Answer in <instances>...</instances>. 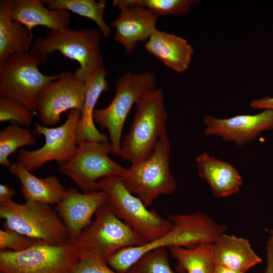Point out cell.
<instances>
[{"label":"cell","mask_w":273,"mask_h":273,"mask_svg":"<svg viewBox=\"0 0 273 273\" xmlns=\"http://www.w3.org/2000/svg\"><path fill=\"white\" fill-rule=\"evenodd\" d=\"M196 161L198 175L207 182L215 197L223 198L239 192L242 177L232 164L206 152L197 156Z\"/></svg>","instance_id":"d6986e66"},{"label":"cell","mask_w":273,"mask_h":273,"mask_svg":"<svg viewBox=\"0 0 273 273\" xmlns=\"http://www.w3.org/2000/svg\"><path fill=\"white\" fill-rule=\"evenodd\" d=\"M198 0H114L113 5L121 8L138 6L147 9L158 16L183 15L189 13Z\"/></svg>","instance_id":"484cf974"},{"label":"cell","mask_w":273,"mask_h":273,"mask_svg":"<svg viewBox=\"0 0 273 273\" xmlns=\"http://www.w3.org/2000/svg\"><path fill=\"white\" fill-rule=\"evenodd\" d=\"M105 68L93 73L85 82V96L81 116L76 129L78 144L82 142H109L107 136L95 126L94 119L95 107L102 93L108 91Z\"/></svg>","instance_id":"ffe728a7"},{"label":"cell","mask_w":273,"mask_h":273,"mask_svg":"<svg viewBox=\"0 0 273 273\" xmlns=\"http://www.w3.org/2000/svg\"><path fill=\"white\" fill-rule=\"evenodd\" d=\"M42 4L50 10H64L93 20L101 30L102 36L109 39L110 27L104 20L107 1L100 0H42Z\"/></svg>","instance_id":"d4e9b609"},{"label":"cell","mask_w":273,"mask_h":273,"mask_svg":"<svg viewBox=\"0 0 273 273\" xmlns=\"http://www.w3.org/2000/svg\"><path fill=\"white\" fill-rule=\"evenodd\" d=\"M85 83L70 72L49 83L42 90L37 111L44 126H54L68 110L81 111L85 96Z\"/></svg>","instance_id":"4fadbf2b"},{"label":"cell","mask_w":273,"mask_h":273,"mask_svg":"<svg viewBox=\"0 0 273 273\" xmlns=\"http://www.w3.org/2000/svg\"><path fill=\"white\" fill-rule=\"evenodd\" d=\"M213 273H241L228 268L218 265H215Z\"/></svg>","instance_id":"e575fe53"},{"label":"cell","mask_w":273,"mask_h":273,"mask_svg":"<svg viewBox=\"0 0 273 273\" xmlns=\"http://www.w3.org/2000/svg\"><path fill=\"white\" fill-rule=\"evenodd\" d=\"M268 232L269 235L265 247L266 264L264 273H273V229Z\"/></svg>","instance_id":"1f68e13d"},{"label":"cell","mask_w":273,"mask_h":273,"mask_svg":"<svg viewBox=\"0 0 273 273\" xmlns=\"http://www.w3.org/2000/svg\"><path fill=\"white\" fill-rule=\"evenodd\" d=\"M36 141L28 128L17 123L11 124L0 132V164L9 167V157L19 148L33 146Z\"/></svg>","instance_id":"4316f807"},{"label":"cell","mask_w":273,"mask_h":273,"mask_svg":"<svg viewBox=\"0 0 273 273\" xmlns=\"http://www.w3.org/2000/svg\"><path fill=\"white\" fill-rule=\"evenodd\" d=\"M99 190L106 195L107 204L116 215L147 242L169 232L173 223L156 211L149 210L125 187L121 177L109 176L98 181Z\"/></svg>","instance_id":"8992f818"},{"label":"cell","mask_w":273,"mask_h":273,"mask_svg":"<svg viewBox=\"0 0 273 273\" xmlns=\"http://www.w3.org/2000/svg\"><path fill=\"white\" fill-rule=\"evenodd\" d=\"M9 168L10 172L19 180L21 191L26 200L58 204L65 194L66 190L56 176L38 177L18 162L11 164Z\"/></svg>","instance_id":"7402d4cb"},{"label":"cell","mask_w":273,"mask_h":273,"mask_svg":"<svg viewBox=\"0 0 273 273\" xmlns=\"http://www.w3.org/2000/svg\"><path fill=\"white\" fill-rule=\"evenodd\" d=\"M3 227L52 245L70 243L59 214L50 204L26 200L19 204L12 200L0 204Z\"/></svg>","instance_id":"52a82bcc"},{"label":"cell","mask_w":273,"mask_h":273,"mask_svg":"<svg viewBox=\"0 0 273 273\" xmlns=\"http://www.w3.org/2000/svg\"><path fill=\"white\" fill-rule=\"evenodd\" d=\"M172 229L161 237L137 246L123 248L108 260L109 266L119 273L126 271L146 253L158 248L178 246L195 247L204 242H214L225 233L227 227L214 222L201 212L188 214H169Z\"/></svg>","instance_id":"6da1fadb"},{"label":"cell","mask_w":273,"mask_h":273,"mask_svg":"<svg viewBox=\"0 0 273 273\" xmlns=\"http://www.w3.org/2000/svg\"><path fill=\"white\" fill-rule=\"evenodd\" d=\"M147 242L119 219L107 203L95 213V218L72 244L78 257L98 256L107 262L122 249L142 246Z\"/></svg>","instance_id":"5b68a950"},{"label":"cell","mask_w":273,"mask_h":273,"mask_svg":"<svg viewBox=\"0 0 273 273\" xmlns=\"http://www.w3.org/2000/svg\"><path fill=\"white\" fill-rule=\"evenodd\" d=\"M169 252L165 248L152 250L144 255L125 273H175L170 264Z\"/></svg>","instance_id":"83f0119b"},{"label":"cell","mask_w":273,"mask_h":273,"mask_svg":"<svg viewBox=\"0 0 273 273\" xmlns=\"http://www.w3.org/2000/svg\"><path fill=\"white\" fill-rule=\"evenodd\" d=\"M39 0H15L12 19L25 26L32 36V28L45 26L51 30L69 27L70 12L64 10H50Z\"/></svg>","instance_id":"44dd1931"},{"label":"cell","mask_w":273,"mask_h":273,"mask_svg":"<svg viewBox=\"0 0 273 273\" xmlns=\"http://www.w3.org/2000/svg\"><path fill=\"white\" fill-rule=\"evenodd\" d=\"M212 256L214 265L241 273L262 262L248 240L225 233L213 242Z\"/></svg>","instance_id":"ac0fdd59"},{"label":"cell","mask_w":273,"mask_h":273,"mask_svg":"<svg viewBox=\"0 0 273 273\" xmlns=\"http://www.w3.org/2000/svg\"><path fill=\"white\" fill-rule=\"evenodd\" d=\"M119 15L111 23L115 28L114 39L130 53L139 42L146 43L158 30V16L138 6L120 8Z\"/></svg>","instance_id":"2e32d148"},{"label":"cell","mask_w":273,"mask_h":273,"mask_svg":"<svg viewBox=\"0 0 273 273\" xmlns=\"http://www.w3.org/2000/svg\"><path fill=\"white\" fill-rule=\"evenodd\" d=\"M102 34L99 28L74 30L70 27L50 31L32 42L30 52L46 62L48 56L59 52L79 64L74 75L85 83L97 70L105 68L101 50Z\"/></svg>","instance_id":"7a4b0ae2"},{"label":"cell","mask_w":273,"mask_h":273,"mask_svg":"<svg viewBox=\"0 0 273 273\" xmlns=\"http://www.w3.org/2000/svg\"><path fill=\"white\" fill-rule=\"evenodd\" d=\"M1 273H3V272H1Z\"/></svg>","instance_id":"d590c367"},{"label":"cell","mask_w":273,"mask_h":273,"mask_svg":"<svg viewBox=\"0 0 273 273\" xmlns=\"http://www.w3.org/2000/svg\"><path fill=\"white\" fill-rule=\"evenodd\" d=\"M212 243H202L195 247H170L167 249L176 261L178 273H213Z\"/></svg>","instance_id":"cb8c5ba5"},{"label":"cell","mask_w":273,"mask_h":273,"mask_svg":"<svg viewBox=\"0 0 273 273\" xmlns=\"http://www.w3.org/2000/svg\"><path fill=\"white\" fill-rule=\"evenodd\" d=\"M109 142H82L78 144L74 155L60 165L61 172L69 177L82 193L100 191L98 181L109 176L123 174L125 168L111 159Z\"/></svg>","instance_id":"8fae6325"},{"label":"cell","mask_w":273,"mask_h":273,"mask_svg":"<svg viewBox=\"0 0 273 273\" xmlns=\"http://www.w3.org/2000/svg\"><path fill=\"white\" fill-rule=\"evenodd\" d=\"M147 52L178 73L189 68L194 49L185 38L157 30L145 43Z\"/></svg>","instance_id":"e0dca14e"},{"label":"cell","mask_w":273,"mask_h":273,"mask_svg":"<svg viewBox=\"0 0 273 273\" xmlns=\"http://www.w3.org/2000/svg\"><path fill=\"white\" fill-rule=\"evenodd\" d=\"M171 145L165 130L151 155L125 168L121 176L128 191L148 207L161 195L176 190L175 180L170 168Z\"/></svg>","instance_id":"277c9868"},{"label":"cell","mask_w":273,"mask_h":273,"mask_svg":"<svg viewBox=\"0 0 273 273\" xmlns=\"http://www.w3.org/2000/svg\"><path fill=\"white\" fill-rule=\"evenodd\" d=\"M107 203L106 195L101 191L80 193L74 188L66 190L56 209L66 228L71 244L89 225L93 215Z\"/></svg>","instance_id":"9a60e30c"},{"label":"cell","mask_w":273,"mask_h":273,"mask_svg":"<svg viewBox=\"0 0 273 273\" xmlns=\"http://www.w3.org/2000/svg\"><path fill=\"white\" fill-rule=\"evenodd\" d=\"M80 116V111L71 110L64 123L59 126L49 127L37 123L35 132L44 136V144L33 151L21 150L17 162L31 171L50 161H56L61 164L69 161L78 147L76 129Z\"/></svg>","instance_id":"7c38bea8"},{"label":"cell","mask_w":273,"mask_h":273,"mask_svg":"<svg viewBox=\"0 0 273 273\" xmlns=\"http://www.w3.org/2000/svg\"><path fill=\"white\" fill-rule=\"evenodd\" d=\"M70 273H119L111 268L100 257L92 255H84L79 260Z\"/></svg>","instance_id":"4dcf8cb0"},{"label":"cell","mask_w":273,"mask_h":273,"mask_svg":"<svg viewBox=\"0 0 273 273\" xmlns=\"http://www.w3.org/2000/svg\"><path fill=\"white\" fill-rule=\"evenodd\" d=\"M15 0L0 1V62L28 52L33 38L24 25L12 19Z\"/></svg>","instance_id":"603a6c76"},{"label":"cell","mask_w":273,"mask_h":273,"mask_svg":"<svg viewBox=\"0 0 273 273\" xmlns=\"http://www.w3.org/2000/svg\"><path fill=\"white\" fill-rule=\"evenodd\" d=\"M204 122L206 135L220 136L241 148L263 131L273 129V110H264L255 115H240L225 119L205 115Z\"/></svg>","instance_id":"5bb4252c"},{"label":"cell","mask_w":273,"mask_h":273,"mask_svg":"<svg viewBox=\"0 0 273 273\" xmlns=\"http://www.w3.org/2000/svg\"><path fill=\"white\" fill-rule=\"evenodd\" d=\"M136 109L128 133L121 144L119 157L132 164L147 158L166 130L168 117L164 94L155 88L144 94Z\"/></svg>","instance_id":"3957f363"},{"label":"cell","mask_w":273,"mask_h":273,"mask_svg":"<svg viewBox=\"0 0 273 273\" xmlns=\"http://www.w3.org/2000/svg\"><path fill=\"white\" fill-rule=\"evenodd\" d=\"M41 241L30 238L7 228L0 230V250L19 252Z\"/></svg>","instance_id":"f546056e"},{"label":"cell","mask_w":273,"mask_h":273,"mask_svg":"<svg viewBox=\"0 0 273 273\" xmlns=\"http://www.w3.org/2000/svg\"><path fill=\"white\" fill-rule=\"evenodd\" d=\"M79 260L71 243L52 245L40 242L19 252L0 251L3 273H70Z\"/></svg>","instance_id":"30bf717a"},{"label":"cell","mask_w":273,"mask_h":273,"mask_svg":"<svg viewBox=\"0 0 273 273\" xmlns=\"http://www.w3.org/2000/svg\"><path fill=\"white\" fill-rule=\"evenodd\" d=\"M16 191L12 187L5 184L0 185V204L12 200L15 195Z\"/></svg>","instance_id":"836d02e7"},{"label":"cell","mask_w":273,"mask_h":273,"mask_svg":"<svg viewBox=\"0 0 273 273\" xmlns=\"http://www.w3.org/2000/svg\"><path fill=\"white\" fill-rule=\"evenodd\" d=\"M156 84L157 78L152 72L128 71L117 80L110 104L95 110L94 121L108 130L113 154L119 156L122 129L131 108L144 94L156 88Z\"/></svg>","instance_id":"9c48e42d"},{"label":"cell","mask_w":273,"mask_h":273,"mask_svg":"<svg viewBox=\"0 0 273 273\" xmlns=\"http://www.w3.org/2000/svg\"><path fill=\"white\" fill-rule=\"evenodd\" d=\"M42 63L40 59L30 52L0 62V97L17 100L32 111H37L43 88L68 72L52 75L44 74L38 69Z\"/></svg>","instance_id":"ba28073f"},{"label":"cell","mask_w":273,"mask_h":273,"mask_svg":"<svg viewBox=\"0 0 273 273\" xmlns=\"http://www.w3.org/2000/svg\"><path fill=\"white\" fill-rule=\"evenodd\" d=\"M33 111L17 100L0 97V121H12L23 127L28 128L33 122Z\"/></svg>","instance_id":"f1b7e54d"},{"label":"cell","mask_w":273,"mask_h":273,"mask_svg":"<svg viewBox=\"0 0 273 273\" xmlns=\"http://www.w3.org/2000/svg\"><path fill=\"white\" fill-rule=\"evenodd\" d=\"M249 105L253 109L273 110V97H265L253 100Z\"/></svg>","instance_id":"d6a6232c"}]
</instances>
